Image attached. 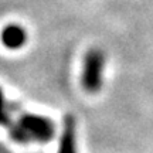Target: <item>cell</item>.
Returning a JSON list of instances; mask_svg holds the SVG:
<instances>
[{"label": "cell", "mask_w": 153, "mask_h": 153, "mask_svg": "<svg viewBox=\"0 0 153 153\" xmlns=\"http://www.w3.org/2000/svg\"><path fill=\"white\" fill-rule=\"evenodd\" d=\"M105 55L99 48H91L84 57L82 67V87L88 92H98L102 87V70Z\"/></svg>", "instance_id": "cell-1"}, {"label": "cell", "mask_w": 153, "mask_h": 153, "mask_svg": "<svg viewBox=\"0 0 153 153\" xmlns=\"http://www.w3.org/2000/svg\"><path fill=\"white\" fill-rule=\"evenodd\" d=\"M19 126L28 135L31 140L38 142H48L54 136V123L45 118V116H38L33 114H24L20 116Z\"/></svg>", "instance_id": "cell-2"}, {"label": "cell", "mask_w": 153, "mask_h": 153, "mask_svg": "<svg viewBox=\"0 0 153 153\" xmlns=\"http://www.w3.org/2000/svg\"><path fill=\"white\" fill-rule=\"evenodd\" d=\"M75 118L72 115H67L64 118L62 125V135L60 139L58 153H76V143H75Z\"/></svg>", "instance_id": "cell-3"}, {"label": "cell", "mask_w": 153, "mask_h": 153, "mask_svg": "<svg viewBox=\"0 0 153 153\" xmlns=\"http://www.w3.org/2000/svg\"><path fill=\"white\" fill-rule=\"evenodd\" d=\"M26 40H27L26 31L17 24H10L1 31V41L7 48H20L22 45H24Z\"/></svg>", "instance_id": "cell-4"}, {"label": "cell", "mask_w": 153, "mask_h": 153, "mask_svg": "<svg viewBox=\"0 0 153 153\" xmlns=\"http://www.w3.org/2000/svg\"><path fill=\"white\" fill-rule=\"evenodd\" d=\"M0 125L9 126V128H10V125H11L10 118H9V115H7V112H6L4 99H3V94H1V91H0Z\"/></svg>", "instance_id": "cell-5"}]
</instances>
